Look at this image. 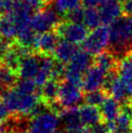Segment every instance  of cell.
Wrapping results in <instances>:
<instances>
[{"instance_id": "35", "label": "cell", "mask_w": 132, "mask_h": 133, "mask_svg": "<svg viewBox=\"0 0 132 133\" xmlns=\"http://www.w3.org/2000/svg\"><path fill=\"white\" fill-rule=\"evenodd\" d=\"M5 89H4L3 83H2V66L0 65V92L4 91Z\"/></svg>"}, {"instance_id": "13", "label": "cell", "mask_w": 132, "mask_h": 133, "mask_svg": "<svg viewBox=\"0 0 132 133\" xmlns=\"http://www.w3.org/2000/svg\"><path fill=\"white\" fill-rule=\"evenodd\" d=\"M99 13L103 24L111 25L113 22L121 17V15L122 13V9L120 3L107 0L99 7Z\"/></svg>"}, {"instance_id": "34", "label": "cell", "mask_w": 132, "mask_h": 133, "mask_svg": "<svg viewBox=\"0 0 132 133\" xmlns=\"http://www.w3.org/2000/svg\"><path fill=\"white\" fill-rule=\"evenodd\" d=\"M66 132H67V131H66ZM67 133H92V131L90 128H88L87 126H82L80 128H78L77 130H74V131L67 132Z\"/></svg>"}, {"instance_id": "21", "label": "cell", "mask_w": 132, "mask_h": 133, "mask_svg": "<svg viewBox=\"0 0 132 133\" xmlns=\"http://www.w3.org/2000/svg\"><path fill=\"white\" fill-rule=\"evenodd\" d=\"M38 33H36L34 30L31 28V26H26L22 29H19L17 33V42L18 45L22 47L28 48L30 50L35 49L36 44V39Z\"/></svg>"}, {"instance_id": "7", "label": "cell", "mask_w": 132, "mask_h": 133, "mask_svg": "<svg viewBox=\"0 0 132 133\" xmlns=\"http://www.w3.org/2000/svg\"><path fill=\"white\" fill-rule=\"evenodd\" d=\"M60 118L58 114L51 110L30 118V133H55L59 128Z\"/></svg>"}, {"instance_id": "24", "label": "cell", "mask_w": 132, "mask_h": 133, "mask_svg": "<svg viewBox=\"0 0 132 133\" xmlns=\"http://www.w3.org/2000/svg\"><path fill=\"white\" fill-rule=\"evenodd\" d=\"M54 8L59 14H67L74 8L80 6L81 0H52Z\"/></svg>"}, {"instance_id": "17", "label": "cell", "mask_w": 132, "mask_h": 133, "mask_svg": "<svg viewBox=\"0 0 132 133\" xmlns=\"http://www.w3.org/2000/svg\"><path fill=\"white\" fill-rule=\"evenodd\" d=\"M59 87H60V82L57 80L50 79L49 81H47L41 87V100L44 101L48 106L50 104L57 101Z\"/></svg>"}, {"instance_id": "23", "label": "cell", "mask_w": 132, "mask_h": 133, "mask_svg": "<svg viewBox=\"0 0 132 133\" xmlns=\"http://www.w3.org/2000/svg\"><path fill=\"white\" fill-rule=\"evenodd\" d=\"M108 93L104 89H97L93 91H88L84 95V101L85 104L92 105V106H101L103 102L108 97Z\"/></svg>"}, {"instance_id": "39", "label": "cell", "mask_w": 132, "mask_h": 133, "mask_svg": "<svg viewBox=\"0 0 132 133\" xmlns=\"http://www.w3.org/2000/svg\"><path fill=\"white\" fill-rule=\"evenodd\" d=\"M49 1H50V0H48V2H49Z\"/></svg>"}, {"instance_id": "38", "label": "cell", "mask_w": 132, "mask_h": 133, "mask_svg": "<svg viewBox=\"0 0 132 133\" xmlns=\"http://www.w3.org/2000/svg\"><path fill=\"white\" fill-rule=\"evenodd\" d=\"M21 133H27V132H26V131H25V132H21Z\"/></svg>"}, {"instance_id": "36", "label": "cell", "mask_w": 132, "mask_h": 133, "mask_svg": "<svg viewBox=\"0 0 132 133\" xmlns=\"http://www.w3.org/2000/svg\"><path fill=\"white\" fill-rule=\"evenodd\" d=\"M127 105H128L129 107H130V108L132 109V95L130 96V98H129V100H128V104H127Z\"/></svg>"}, {"instance_id": "2", "label": "cell", "mask_w": 132, "mask_h": 133, "mask_svg": "<svg viewBox=\"0 0 132 133\" xmlns=\"http://www.w3.org/2000/svg\"><path fill=\"white\" fill-rule=\"evenodd\" d=\"M1 99L10 113L28 117L30 112L41 101V95L39 93L22 92L15 85L11 89H5L2 92Z\"/></svg>"}, {"instance_id": "31", "label": "cell", "mask_w": 132, "mask_h": 133, "mask_svg": "<svg viewBox=\"0 0 132 133\" xmlns=\"http://www.w3.org/2000/svg\"><path fill=\"white\" fill-rule=\"evenodd\" d=\"M9 113H10V111L8 110L7 106L2 101V99H0V123H2L4 121L7 119Z\"/></svg>"}, {"instance_id": "27", "label": "cell", "mask_w": 132, "mask_h": 133, "mask_svg": "<svg viewBox=\"0 0 132 133\" xmlns=\"http://www.w3.org/2000/svg\"><path fill=\"white\" fill-rule=\"evenodd\" d=\"M22 1L24 2L30 9H32L34 13L43 10L46 4L48 3V0H22Z\"/></svg>"}, {"instance_id": "5", "label": "cell", "mask_w": 132, "mask_h": 133, "mask_svg": "<svg viewBox=\"0 0 132 133\" xmlns=\"http://www.w3.org/2000/svg\"><path fill=\"white\" fill-rule=\"evenodd\" d=\"M88 27L83 22H74L70 21L59 22L55 31L61 39L70 41L74 44H83L88 37Z\"/></svg>"}, {"instance_id": "28", "label": "cell", "mask_w": 132, "mask_h": 133, "mask_svg": "<svg viewBox=\"0 0 132 133\" xmlns=\"http://www.w3.org/2000/svg\"><path fill=\"white\" fill-rule=\"evenodd\" d=\"M90 129H91L92 133H111L109 123L104 121H101L97 124L93 125Z\"/></svg>"}, {"instance_id": "19", "label": "cell", "mask_w": 132, "mask_h": 133, "mask_svg": "<svg viewBox=\"0 0 132 133\" xmlns=\"http://www.w3.org/2000/svg\"><path fill=\"white\" fill-rule=\"evenodd\" d=\"M18 27L9 13H4L0 17V36L6 40L12 41L17 37Z\"/></svg>"}, {"instance_id": "9", "label": "cell", "mask_w": 132, "mask_h": 133, "mask_svg": "<svg viewBox=\"0 0 132 133\" xmlns=\"http://www.w3.org/2000/svg\"><path fill=\"white\" fill-rule=\"evenodd\" d=\"M107 74V72H105L97 65L91 66L84 75L83 89L85 92L100 89L105 85Z\"/></svg>"}, {"instance_id": "11", "label": "cell", "mask_w": 132, "mask_h": 133, "mask_svg": "<svg viewBox=\"0 0 132 133\" xmlns=\"http://www.w3.org/2000/svg\"><path fill=\"white\" fill-rule=\"evenodd\" d=\"M108 123L111 133H132V109L125 104L117 118Z\"/></svg>"}, {"instance_id": "25", "label": "cell", "mask_w": 132, "mask_h": 133, "mask_svg": "<svg viewBox=\"0 0 132 133\" xmlns=\"http://www.w3.org/2000/svg\"><path fill=\"white\" fill-rule=\"evenodd\" d=\"M17 73L14 71L8 69L6 67L2 66V83H3L4 89H8L15 87L17 84Z\"/></svg>"}, {"instance_id": "1", "label": "cell", "mask_w": 132, "mask_h": 133, "mask_svg": "<svg viewBox=\"0 0 132 133\" xmlns=\"http://www.w3.org/2000/svg\"><path fill=\"white\" fill-rule=\"evenodd\" d=\"M110 48L121 58L132 51V15L122 16L110 25Z\"/></svg>"}, {"instance_id": "12", "label": "cell", "mask_w": 132, "mask_h": 133, "mask_svg": "<svg viewBox=\"0 0 132 133\" xmlns=\"http://www.w3.org/2000/svg\"><path fill=\"white\" fill-rule=\"evenodd\" d=\"M59 118L60 122L62 123L63 128L67 132H71L74 130H77L78 128L82 127L83 122L80 116L79 108H69V109H63L59 113Z\"/></svg>"}, {"instance_id": "32", "label": "cell", "mask_w": 132, "mask_h": 133, "mask_svg": "<svg viewBox=\"0 0 132 133\" xmlns=\"http://www.w3.org/2000/svg\"><path fill=\"white\" fill-rule=\"evenodd\" d=\"M85 8H97L100 7L105 0H82Z\"/></svg>"}, {"instance_id": "37", "label": "cell", "mask_w": 132, "mask_h": 133, "mask_svg": "<svg viewBox=\"0 0 132 133\" xmlns=\"http://www.w3.org/2000/svg\"><path fill=\"white\" fill-rule=\"evenodd\" d=\"M110 1H114V2H117V3H120V2H122V1H124V0H110Z\"/></svg>"}, {"instance_id": "18", "label": "cell", "mask_w": 132, "mask_h": 133, "mask_svg": "<svg viewBox=\"0 0 132 133\" xmlns=\"http://www.w3.org/2000/svg\"><path fill=\"white\" fill-rule=\"evenodd\" d=\"M121 111V103L113 97H107L101 105V109H100L102 119L106 122H114L120 115Z\"/></svg>"}, {"instance_id": "14", "label": "cell", "mask_w": 132, "mask_h": 133, "mask_svg": "<svg viewBox=\"0 0 132 133\" xmlns=\"http://www.w3.org/2000/svg\"><path fill=\"white\" fill-rule=\"evenodd\" d=\"M78 51L79 50L77 48V44H74L65 39H61L59 40L52 56L56 60H58L60 62L68 63L73 58V56L76 55Z\"/></svg>"}, {"instance_id": "30", "label": "cell", "mask_w": 132, "mask_h": 133, "mask_svg": "<svg viewBox=\"0 0 132 133\" xmlns=\"http://www.w3.org/2000/svg\"><path fill=\"white\" fill-rule=\"evenodd\" d=\"M18 1V0H0V11L3 13L10 11Z\"/></svg>"}, {"instance_id": "20", "label": "cell", "mask_w": 132, "mask_h": 133, "mask_svg": "<svg viewBox=\"0 0 132 133\" xmlns=\"http://www.w3.org/2000/svg\"><path fill=\"white\" fill-rule=\"evenodd\" d=\"M94 63H95V65L100 67L107 73L117 70V64H118L117 60V56L111 51L110 52L104 51L103 52L97 55L95 59H94Z\"/></svg>"}, {"instance_id": "10", "label": "cell", "mask_w": 132, "mask_h": 133, "mask_svg": "<svg viewBox=\"0 0 132 133\" xmlns=\"http://www.w3.org/2000/svg\"><path fill=\"white\" fill-rule=\"evenodd\" d=\"M59 40H60V37L54 30L38 34L34 50L39 52V54L51 56L55 52Z\"/></svg>"}, {"instance_id": "8", "label": "cell", "mask_w": 132, "mask_h": 133, "mask_svg": "<svg viewBox=\"0 0 132 133\" xmlns=\"http://www.w3.org/2000/svg\"><path fill=\"white\" fill-rule=\"evenodd\" d=\"M41 66V54H30L21 59L18 67V76L21 79H30L36 78Z\"/></svg>"}, {"instance_id": "16", "label": "cell", "mask_w": 132, "mask_h": 133, "mask_svg": "<svg viewBox=\"0 0 132 133\" xmlns=\"http://www.w3.org/2000/svg\"><path fill=\"white\" fill-rule=\"evenodd\" d=\"M79 111H80V116H81V119L84 126L92 127L93 125L103 121L101 112L96 106L85 104L79 108Z\"/></svg>"}, {"instance_id": "4", "label": "cell", "mask_w": 132, "mask_h": 133, "mask_svg": "<svg viewBox=\"0 0 132 133\" xmlns=\"http://www.w3.org/2000/svg\"><path fill=\"white\" fill-rule=\"evenodd\" d=\"M55 9L45 8L39 12H36L31 18L30 26L36 33H44L55 29L58 25L59 16Z\"/></svg>"}, {"instance_id": "22", "label": "cell", "mask_w": 132, "mask_h": 133, "mask_svg": "<svg viewBox=\"0 0 132 133\" xmlns=\"http://www.w3.org/2000/svg\"><path fill=\"white\" fill-rule=\"evenodd\" d=\"M101 17L99 10L96 8H87L84 9V15L83 23L89 29H94L100 26L101 23Z\"/></svg>"}, {"instance_id": "29", "label": "cell", "mask_w": 132, "mask_h": 133, "mask_svg": "<svg viewBox=\"0 0 132 133\" xmlns=\"http://www.w3.org/2000/svg\"><path fill=\"white\" fill-rule=\"evenodd\" d=\"M12 43H13V42H11V41H9V40H6V39H4V38L0 39V61H1L2 58L5 56V55L7 54L8 51L10 50V48H11V46H12Z\"/></svg>"}, {"instance_id": "33", "label": "cell", "mask_w": 132, "mask_h": 133, "mask_svg": "<svg viewBox=\"0 0 132 133\" xmlns=\"http://www.w3.org/2000/svg\"><path fill=\"white\" fill-rule=\"evenodd\" d=\"M121 9L124 15H132V0H124L121 2Z\"/></svg>"}, {"instance_id": "26", "label": "cell", "mask_w": 132, "mask_h": 133, "mask_svg": "<svg viewBox=\"0 0 132 133\" xmlns=\"http://www.w3.org/2000/svg\"><path fill=\"white\" fill-rule=\"evenodd\" d=\"M84 15V9H83L81 6H78V7L74 8L73 10L69 11L67 14H65V17H66V19L70 21V22H83Z\"/></svg>"}, {"instance_id": "15", "label": "cell", "mask_w": 132, "mask_h": 133, "mask_svg": "<svg viewBox=\"0 0 132 133\" xmlns=\"http://www.w3.org/2000/svg\"><path fill=\"white\" fill-rule=\"evenodd\" d=\"M117 71L132 94V51L121 57L117 64Z\"/></svg>"}, {"instance_id": "6", "label": "cell", "mask_w": 132, "mask_h": 133, "mask_svg": "<svg viewBox=\"0 0 132 133\" xmlns=\"http://www.w3.org/2000/svg\"><path fill=\"white\" fill-rule=\"evenodd\" d=\"M82 87L71 84L64 81L60 83L57 101L64 109L77 108L83 101H84V95L82 92Z\"/></svg>"}, {"instance_id": "3", "label": "cell", "mask_w": 132, "mask_h": 133, "mask_svg": "<svg viewBox=\"0 0 132 133\" xmlns=\"http://www.w3.org/2000/svg\"><path fill=\"white\" fill-rule=\"evenodd\" d=\"M110 46V27L100 25L92 29L83 43L84 50L92 56H97L103 52Z\"/></svg>"}]
</instances>
